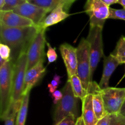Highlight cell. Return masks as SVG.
<instances>
[{
    "label": "cell",
    "instance_id": "6da1fadb",
    "mask_svg": "<svg viewBox=\"0 0 125 125\" xmlns=\"http://www.w3.org/2000/svg\"><path fill=\"white\" fill-rule=\"evenodd\" d=\"M40 30L35 25L23 28H9L0 24L1 43L10 48L11 59L14 63L21 54L27 52L31 43Z\"/></svg>",
    "mask_w": 125,
    "mask_h": 125
},
{
    "label": "cell",
    "instance_id": "7a4b0ae2",
    "mask_svg": "<svg viewBox=\"0 0 125 125\" xmlns=\"http://www.w3.org/2000/svg\"><path fill=\"white\" fill-rule=\"evenodd\" d=\"M14 62L7 61L0 66V117L4 120L12 103Z\"/></svg>",
    "mask_w": 125,
    "mask_h": 125
},
{
    "label": "cell",
    "instance_id": "3957f363",
    "mask_svg": "<svg viewBox=\"0 0 125 125\" xmlns=\"http://www.w3.org/2000/svg\"><path fill=\"white\" fill-rule=\"evenodd\" d=\"M63 97L58 103L54 114L55 124L70 115H74L78 117V98L74 95L70 81L67 80L64 87L62 90Z\"/></svg>",
    "mask_w": 125,
    "mask_h": 125
},
{
    "label": "cell",
    "instance_id": "277c9868",
    "mask_svg": "<svg viewBox=\"0 0 125 125\" xmlns=\"http://www.w3.org/2000/svg\"><path fill=\"white\" fill-rule=\"evenodd\" d=\"M28 67L27 52L21 54L14 63L13 74L12 103H20L23 97L24 78Z\"/></svg>",
    "mask_w": 125,
    "mask_h": 125
},
{
    "label": "cell",
    "instance_id": "5b68a950",
    "mask_svg": "<svg viewBox=\"0 0 125 125\" xmlns=\"http://www.w3.org/2000/svg\"><path fill=\"white\" fill-rule=\"evenodd\" d=\"M103 28L100 26H90L89 35L87 39L90 46V83L93 82V76L101 57L103 55Z\"/></svg>",
    "mask_w": 125,
    "mask_h": 125
},
{
    "label": "cell",
    "instance_id": "8992f818",
    "mask_svg": "<svg viewBox=\"0 0 125 125\" xmlns=\"http://www.w3.org/2000/svg\"><path fill=\"white\" fill-rule=\"evenodd\" d=\"M78 67L77 74L80 78L83 87L87 91L90 84V46L87 39H82L76 48Z\"/></svg>",
    "mask_w": 125,
    "mask_h": 125
},
{
    "label": "cell",
    "instance_id": "52a82bcc",
    "mask_svg": "<svg viewBox=\"0 0 125 125\" xmlns=\"http://www.w3.org/2000/svg\"><path fill=\"white\" fill-rule=\"evenodd\" d=\"M105 110L107 114L120 113L125 101V88L109 87L101 89Z\"/></svg>",
    "mask_w": 125,
    "mask_h": 125
},
{
    "label": "cell",
    "instance_id": "ba28073f",
    "mask_svg": "<svg viewBox=\"0 0 125 125\" xmlns=\"http://www.w3.org/2000/svg\"><path fill=\"white\" fill-rule=\"evenodd\" d=\"M84 9L90 17V26L103 28L105 21L109 17V6L101 0H87Z\"/></svg>",
    "mask_w": 125,
    "mask_h": 125
},
{
    "label": "cell",
    "instance_id": "9c48e42d",
    "mask_svg": "<svg viewBox=\"0 0 125 125\" xmlns=\"http://www.w3.org/2000/svg\"><path fill=\"white\" fill-rule=\"evenodd\" d=\"M45 31L40 29L31 43L28 51V67L27 71L36 65L44 59L45 44L46 43Z\"/></svg>",
    "mask_w": 125,
    "mask_h": 125
},
{
    "label": "cell",
    "instance_id": "30bf717a",
    "mask_svg": "<svg viewBox=\"0 0 125 125\" xmlns=\"http://www.w3.org/2000/svg\"><path fill=\"white\" fill-rule=\"evenodd\" d=\"M12 11L31 20L37 26L42 23L46 15L48 13L46 10L29 2H24Z\"/></svg>",
    "mask_w": 125,
    "mask_h": 125
},
{
    "label": "cell",
    "instance_id": "8fae6325",
    "mask_svg": "<svg viewBox=\"0 0 125 125\" xmlns=\"http://www.w3.org/2000/svg\"><path fill=\"white\" fill-rule=\"evenodd\" d=\"M59 50L66 67L68 78L77 74L78 60L76 48L68 43H63L60 46Z\"/></svg>",
    "mask_w": 125,
    "mask_h": 125
},
{
    "label": "cell",
    "instance_id": "7c38bea8",
    "mask_svg": "<svg viewBox=\"0 0 125 125\" xmlns=\"http://www.w3.org/2000/svg\"><path fill=\"white\" fill-rule=\"evenodd\" d=\"M0 24L9 28L34 26L32 21L13 11H0Z\"/></svg>",
    "mask_w": 125,
    "mask_h": 125
},
{
    "label": "cell",
    "instance_id": "4fadbf2b",
    "mask_svg": "<svg viewBox=\"0 0 125 125\" xmlns=\"http://www.w3.org/2000/svg\"><path fill=\"white\" fill-rule=\"evenodd\" d=\"M43 62L44 59L26 73L23 96L29 94L31 90L39 83L45 74L46 68L43 66Z\"/></svg>",
    "mask_w": 125,
    "mask_h": 125
},
{
    "label": "cell",
    "instance_id": "5bb4252c",
    "mask_svg": "<svg viewBox=\"0 0 125 125\" xmlns=\"http://www.w3.org/2000/svg\"><path fill=\"white\" fill-rule=\"evenodd\" d=\"M101 89L96 82L93 81L89 85L87 92L92 95V104L95 115L100 120L107 114L106 112L104 101L101 94Z\"/></svg>",
    "mask_w": 125,
    "mask_h": 125
},
{
    "label": "cell",
    "instance_id": "9a60e30c",
    "mask_svg": "<svg viewBox=\"0 0 125 125\" xmlns=\"http://www.w3.org/2000/svg\"><path fill=\"white\" fill-rule=\"evenodd\" d=\"M104 68L102 77L100 80L99 86L101 89L109 87V80L112 73L120 64L119 62L114 54H111L104 58Z\"/></svg>",
    "mask_w": 125,
    "mask_h": 125
},
{
    "label": "cell",
    "instance_id": "2e32d148",
    "mask_svg": "<svg viewBox=\"0 0 125 125\" xmlns=\"http://www.w3.org/2000/svg\"><path fill=\"white\" fill-rule=\"evenodd\" d=\"M69 16V13L64 10L63 4L61 3L53 10L51 11L47 17H45L42 23L38 26V27L40 29L45 30L48 27L64 20Z\"/></svg>",
    "mask_w": 125,
    "mask_h": 125
},
{
    "label": "cell",
    "instance_id": "e0dca14e",
    "mask_svg": "<svg viewBox=\"0 0 125 125\" xmlns=\"http://www.w3.org/2000/svg\"><path fill=\"white\" fill-rule=\"evenodd\" d=\"M85 125H96L98 120L92 104V95L88 93L82 100V115Z\"/></svg>",
    "mask_w": 125,
    "mask_h": 125
},
{
    "label": "cell",
    "instance_id": "ac0fdd59",
    "mask_svg": "<svg viewBox=\"0 0 125 125\" xmlns=\"http://www.w3.org/2000/svg\"><path fill=\"white\" fill-rule=\"evenodd\" d=\"M68 80L70 81L72 90L76 97L81 100H83L86 96L88 92L83 87L81 81L78 74H74L68 78Z\"/></svg>",
    "mask_w": 125,
    "mask_h": 125
},
{
    "label": "cell",
    "instance_id": "d6986e66",
    "mask_svg": "<svg viewBox=\"0 0 125 125\" xmlns=\"http://www.w3.org/2000/svg\"><path fill=\"white\" fill-rule=\"evenodd\" d=\"M30 93L24 96L22 100L20 108L17 114L15 125H25L27 114H28V105Z\"/></svg>",
    "mask_w": 125,
    "mask_h": 125
},
{
    "label": "cell",
    "instance_id": "ffe728a7",
    "mask_svg": "<svg viewBox=\"0 0 125 125\" xmlns=\"http://www.w3.org/2000/svg\"><path fill=\"white\" fill-rule=\"evenodd\" d=\"M28 2L51 12L59 4L62 3V0H29Z\"/></svg>",
    "mask_w": 125,
    "mask_h": 125
},
{
    "label": "cell",
    "instance_id": "44dd1931",
    "mask_svg": "<svg viewBox=\"0 0 125 125\" xmlns=\"http://www.w3.org/2000/svg\"><path fill=\"white\" fill-rule=\"evenodd\" d=\"M21 104V103L11 104L9 113L4 119V125H15L17 114L20 108Z\"/></svg>",
    "mask_w": 125,
    "mask_h": 125
},
{
    "label": "cell",
    "instance_id": "7402d4cb",
    "mask_svg": "<svg viewBox=\"0 0 125 125\" xmlns=\"http://www.w3.org/2000/svg\"><path fill=\"white\" fill-rule=\"evenodd\" d=\"M114 56L120 64L125 63V37L122 35L118 41L114 52Z\"/></svg>",
    "mask_w": 125,
    "mask_h": 125
},
{
    "label": "cell",
    "instance_id": "603a6c76",
    "mask_svg": "<svg viewBox=\"0 0 125 125\" xmlns=\"http://www.w3.org/2000/svg\"><path fill=\"white\" fill-rule=\"evenodd\" d=\"M24 2L23 0H5L3 7L0 11H12Z\"/></svg>",
    "mask_w": 125,
    "mask_h": 125
},
{
    "label": "cell",
    "instance_id": "cb8c5ba5",
    "mask_svg": "<svg viewBox=\"0 0 125 125\" xmlns=\"http://www.w3.org/2000/svg\"><path fill=\"white\" fill-rule=\"evenodd\" d=\"M12 50L10 48L5 44L0 43V56L1 58L6 61H9L12 60L11 59Z\"/></svg>",
    "mask_w": 125,
    "mask_h": 125
},
{
    "label": "cell",
    "instance_id": "d4e9b609",
    "mask_svg": "<svg viewBox=\"0 0 125 125\" xmlns=\"http://www.w3.org/2000/svg\"><path fill=\"white\" fill-rule=\"evenodd\" d=\"M109 18L111 19L122 20L125 21V9H116L110 7L109 17Z\"/></svg>",
    "mask_w": 125,
    "mask_h": 125
},
{
    "label": "cell",
    "instance_id": "484cf974",
    "mask_svg": "<svg viewBox=\"0 0 125 125\" xmlns=\"http://www.w3.org/2000/svg\"><path fill=\"white\" fill-rule=\"evenodd\" d=\"M110 125H125V117L120 113L110 115Z\"/></svg>",
    "mask_w": 125,
    "mask_h": 125
},
{
    "label": "cell",
    "instance_id": "4316f807",
    "mask_svg": "<svg viewBox=\"0 0 125 125\" xmlns=\"http://www.w3.org/2000/svg\"><path fill=\"white\" fill-rule=\"evenodd\" d=\"M61 78L62 77L59 76L58 74H55L53 77V79L51 81V83L48 84V87L49 91L51 94H53L56 90H57V88L60 85L62 81H61Z\"/></svg>",
    "mask_w": 125,
    "mask_h": 125
},
{
    "label": "cell",
    "instance_id": "83f0119b",
    "mask_svg": "<svg viewBox=\"0 0 125 125\" xmlns=\"http://www.w3.org/2000/svg\"><path fill=\"white\" fill-rule=\"evenodd\" d=\"M46 45L48 46V51L46 53L48 63H52L55 62L57 59V54L56 53V49L54 48H52L48 42H46Z\"/></svg>",
    "mask_w": 125,
    "mask_h": 125
},
{
    "label": "cell",
    "instance_id": "f1b7e54d",
    "mask_svg": "<svg viewBox=\"0 0 125 125\" xmlns=\"http://www.w3.org/2000/svg\"><path fill=\"white\" fill-rule=\"evenodd\" d=\"M77 118L74 115H70L54 125H75Z\"/></svg>",
    "mask_w": 125,
    "mask_h": 125
},
{
    "label": "cell",
    "instance_id": "f546056e",
    "mask_svg": "<svg viewBox=\"0 0 125 125\" xmlns=\"http://www.w3.org/2000/svg\"><path fill=\"white\" fill-rule=\"evenodd\" d=\"M51 95H52V98H53V103L54 104H57L63 97V93L61 90H56Z\"/></svg>",
    "mask_w": 125,
    "mask_h": 125
},
{
    "label": "cell",
    "instance_id": "4dcf8cb0",
    "mask_svg": "<svg viewBox=\"0 0 125 125\" xmlns=\"http://www.w3.org/2000/svg\"><path fill=\"white\" fill-rule=\"evenodd\" d=\"M110 120L111 115L110 114H107L102 118L98 120L96 125H110Z\"/></svg>",
    "mask_w": 125,
    "mask_h": 125
},
{
    "label": "cell",
    "instance_id": "1f68e13d",
    "mask_svg": "<svg viewBox=\"0 0 125 125\" xmlns=\"http://www.w3.org/2000/svg\"><path fill=\"white\" fill-rule=\"evenodd\" d=\"M76 0H62V3L63 5V8L66 12H68L69 10V9L70 8L72 4Z\"/></svg>",
    "mask_w": 125,
    "mask_h": 125
},
{
    "label": "cell",
    "instance_id": "d6a6232c",
    "mask_svg": "<svg viewBox=\"0 0 125 125\" xmlns=\"http://www.w3.org/2000/svg\"><path fill=\"white\" fill-rule=\"evenodd\" d=\"M101 1L104 4H106L107 6H110L111 5L114 4L118 3L119 0H101Z\"/></svg>",
    "mask_w": 125,
    "mask_h": 125
},
{
    "label": "cell",
    "instance_id": "836d02e7",
    "mask_svg": "<svg viewBox=\"0 0 125 125\" xmlns=\"http://www.w3.org/2000/svg\"><path fill=\"white\" fill-rule=\"evenodd\" d=\"M75 125H85V123L84 122V120H83V117H79L77 118L76 123Z\"/></svg>",
    "mask_w": 125,
    "mask_h": 125
},
{
    "label": "cell",
    "instance_id": "e575fe53",
    "mask_svg": "<svg viewBox=\"0 0 125 125\" xmlns=\"http://www.w3.org/2000/svg\"><path fill=\"white\" fill-rule=\"evenodd\" d=\"M120 114H121L123 115V116H125V101L124 104H123V106H122V109H121Z\"/></svg>",
    "mask_w": 125,
    "mask_h": 125
},
{
    "label": "cell",
    "instance_id": "d590c367",
    "mask_svg": "<svg viewBox=\"0 0 125 125\" xmlns=\"http://www.w3.org/2000/svg\"><path fill=\"white\" fill-rule=\"evenodd\" d=\"M118 4L122 5V6L123 7V9H125V0H119V1H118Z\"/></svg>",
    "mask_w": 125,
    "mask_h": 125
},
{
    "label": "cell",
    "instance_id": "8d00e7d4",
    "mask_svg": "<svg viewBox=\"0 0 125 125\" xmlns=\"http://www.w3.org/2000/svg\"><path fill=\"white\" fill-rule=\"evenodd\" d=\"M4 1L5 0H0V10L2 9L3 7L4 4Z\"/></svg>",
    "mask_w": 125,
    "mask_h": 125
},
{
    "label": "cell",
    "instance_id": "74e56055",
    "mask_svg": "<svg viewBox=\"0 0 125 125\" xmlns=\"http://www.w3.org/2000/svg\"><path fill=\"white\" fill-rule=\"evenodd\" d=\"M125 74H124V75H123V77H122V79H120V81H119V82H118V84H117V85H118V84H120V83H121V81H122V80H123V79H124V78H125Z\"/></svg>",
    "mask_w": 125,
    "mask_h": 125
},
{
    "label": "cell",
    "instance_id": "f35d334b",
    "mask_svg": "<svg viewBox=\"0 0 125 125\" xmlns=\"http://www.w3.org/2000/svg\"><path fill=\"white\" fill-rule=\"evenodd\" d=\"M24 1H25V2H28V1H29V0H23Z\"/></svg>",
    "mask_w": 125,
    "mask_h": 125
}]
</instances>
